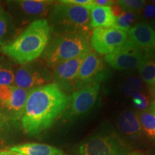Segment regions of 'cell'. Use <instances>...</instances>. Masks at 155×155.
<instances>
[{"instance_id":"1","label":"cell","mask_w":155,"mask_h":155,"mask_svg":"<svg viewBox=\"0 0 155 155\" xmlns=\"http://www.w3.org/2000/svg\"><path fill=\"white\" fill-rule=\"evenodd\" d=\"M71 96L56 83H50L29 91L22 124L29 135L49 129L68 108Z\"/></svg>"},{"instance_id":"2","label":"cell","mask_w":155,"mask_h":155,"mask_svg":"<svg viewBox=\"0 0 155 155\" xmlns=\"http://www.w3.org/2000/svg\"><path fill=\"white\" fill-rule=\"evenodd\" d=\"M50 39L48 21L38 19L31 22L13 41L2 47V53L20 65L36 61L42 55Z\"/></svg>"},{"instance_id":"3","label":"cell","mask_w":155,"mask_h":155,"mask_svg":"<svg viewBox=\"0 0 155 155\" xmlns=\"http://www.w3.org/2000/svg\"><path fill=\"white\" fill-rule=\"evenodd\" d=\"M90 32L56 36L45 49L41 55L46 66L54 68L63 62L91 51Z\"/></svg>"},{"instance_id":"4","label":"cell","mask_w":155,"mask_h":155,"mask_svg":"<svg viewBox=\"0 0 155 155\" xmlns=\"http://www.w3.org/2000/svg\"><path fill=\"white\" fill-rule=\"evenodd\" d=\"M91 9L83 6L55 4L50 12V32L56 36L89 32Z\"/></svg>"},{"instance_id":"5","label":"cell","mask_w":155,"mask_h":155,"mask_svg":"<svg viewBox=\"0 0 155 155\" xmlns=\"http://www.w3.org/2000/svg\"><path fill=\"white\" fill-rule=\"evenodd\" d=\"M6 3L15 23L22 25L43 19L55 5L53 1L45 0H17Z\"/></svg>"},{"instance_id":"6","label":"cell","mask_w":155,"mask_h":155,"mask_svg":"<svg viewBox=\"0 0 155 155\" xmlns=\"http://www.w3.org/2000/svg\"><path fill=\"white\" fill-rule=\"evenodd\" d=\"M129 147L116 134L93 137L78 149L77 155H126Z\"/></svg>"},{"instance_id":"7","label":"cell","mask_w":155,"mask_h":155,"mask_svg":"<svg viewBox=\"0 0 155 155\" xmlns=\"http://www.w3.org/2000/svg\"><path fill=\"white\" fill-rule=\"evenodd\" d=\"M53 78L48 67L42 61H35L22 65L15 73V86L25 90H32L45 86Z\"/></svg>"},{"instance_id":"8","label":"cell","mask_w":155,"mask_h":155,"mask_svg":"<svg viewBox=\"0 0 155 155\" xmlns=\"http://www.w3.org/2000/svg\"><path fill=\"white\" fill-rule=\"evenodd\" d=\"M151 57L144 50L128 40L121 48L106 55L105 61L113 68L119 71H131L137 68L141 62Z\"/></svg>"},{"instance_id":"9","label":"cell","mask_w":155,"mask_h":155,"mask_svg":"<svg viewBox=\"0 0 155 155\" xmlns=\"http://www.w3.org/2000/svg\"><path fill=\"white\" fill-rule=\"evenodd\" d=\"M127 39V32L115 27L95 28L90 39L91 48L96 53L108 55L121 48Z\"/></svg>"},{"instance_id":"10","label":"cell","mask_w":155,"mask_h":155,"mask_svg":"<svg viewBox=\"0 0 155 155\" xmlns=\"http://www.w3.org/2000/svg\"><path fill=\"white\" fill-rule=\"evenodd\" d=\"M99 89V83L94 81L73 93L66 110L67 118L77 117L87 113L94 106Z\"/></svg>"},{"instance_id":"11","label":"cell","mask_w":155,"mask_h":155,"mask_svg":"<svg viewBox=\"0 0 155 155\" xmlns=\"http://www.w3.org/2000/svg\"><path fill=\"white\" fill-rule=\"evenodd\" d=\"M88 53L83 54L63 62L54 68L53 78L61 89L64 88V90L68 91L76 89L75 82L79 69Z\"/></svg>"},{"instance_id":"12","label":"cell","mask_w":155,"mask_h":155,"mask_svg":"<svg viewBox=\"0 0 155 155\" xmlns=\"http://www.w3.org/2000/svg\"><path fill=\"white\" fill-rule=\"evenodd\" d=\"M129 40L151 58L155 54V32L149 23L141 21L134 25L127 32Z\"/></svg>"},{"instance_id":"13","label":"cell","mask_w":155,"mask_h":155,"mask_svg":"<svg viewBox=\"0 0 155 155\" xmlns=\"http://www.w3.org/2000/svg\"><path fill=\"white\" fill-rule=\"evenodd\" d=\"M104 61L96 52L91 51L81 64L76 78L75 87L81 88L94 82V78L104 68Z\"/></svg>"},{"instance_id":"14","label":"cell","mask_w":155,"mask_h":155,"mask_svg":"<svg viewBox=\"0 0 155 155\" xmlns=\"http://www.w3.org/2000/svg\"><path fill=\"white\" fill-rule=\"evenodd\" d=\"M118 129L122 134L130 139H139L142 134L139 113L128 110L120 115Z\"/></svg>"},{"instance_id":"15","label":"cell","mask_w":155,"mask_h":155,"mask_svg":"<svg viewBox=\"0 0 155 155\" xmlns=\"http://www.w3.org/2000/svg\"><path fill=\"white\" fill-rule=\"evenodd\" d=\"M29 91H30L17 88L14 86L10 102L7 107L2 111V114L7 119L17 120L22 119Z\"/></svg>"},{"instance_id":"16","label":"cell","mask_w":155,"mask_h":155,"mask_svg":"<svg viewBox=\"0 0 155 155\" xmlns=\"http://www.w3.org/2000/svg\"><path fill=\"white\" fill-rule=\"evenodd\" d=\"M116 17L111 7L94 6L90 11V27L91 28L115 27Z\"/></svg>"},{"instance_id":"17","label":"cell","mask_w":155,"mask_h":155,"mask_svg":"<svg viewBox=\"0 0 155 155\" xmlns=\"http://www.w3.org/2000/svg\"><path fill=\"white\" fill-rule=\"evenodd\" d=\"M16 33L14 19L8 12L0 6V46L3 47L13 41Z\"/></svg>"},{"instance_id":"18","label":"cell","mask_w":155,"mask_h":155,"mask_svg":"<svg viewBox=\"0 0 155 155\" xmlns=\"http://www.w3.org/2000/svg\"><path fill=\"white\" fill-rule=\"evenodd\" d=\"M9 150L25 155H54L63 154L61 150L50 145L28 143L10 147Z\"/></svg>"},{"instance_id":"19","label":"cell","mask_w":155,"mask_h":155,"mask_svg":"<svg viewBox=\"0 0 155 155\" xmlns=\"http://www.w3.org/2000/svg\"><path fill=\"white\" fill-rule=\"evenodd\" d=\"M142 132L149 138L155 139V111L153 106L139 113Z\"/></svg>"},{"instance_id":"20","label":"cell","mask_w":155,"mask_h":155,"mask_svg":"<svg viewBox=\"0 0 155 155\" xmlns=\"http://www.w3.org/2000/svg\"><path fill=\"white\" fill-rule=\"evenodd\" d=\"M138 71L143 81L148 86H155V58H150L141 62Z\"/></svg>"},{"instance_id":"21","label":"cell","mask_w":155,"mask_h":155,"mask_svg":"<svg viewBox=\"0 0 155 155\" xmlns=\"http://www.w3.org/2000/svg\"><path fill=\"white\" fill-rule=\"evenodd\" d=\"M15 73L12 62L0 55V85L12 86L15 81Z\"/></svg>"},{"instance_id":"22","label":"cell","mask_w":155,"mask_h":155,"mask_svg":"<svg viewBox=\"0 0 155 155\" xmlns=\"http://www.w3.org/2000/svg\"><path fill=\"white\" fill-rule=\"evenodd\" d=\"M137 15L134 13L124 12L119 16L116 17L115 28L128 32L137 20Z\"/></svg>"},{"instance_id":"23","label":"cell","mask_w":155,"mask_h":155,"mask_svg":"<svg viewBox=\"0 0 155 155\" xmlns=\"http://www.w3.org/2000/svg\"><path fill=\"white\" fill-rule=\"evenodd\" d=\"M142 88L143 85L141 81L134 75L127 77L122 86V90L127 96H133L135 93L140 92Z\"/></svg>"},{"instance_id":"24","label":"cell","mask_w":155,"mask_h":155,"mask_svg":"<svg viewBox=\"0 0 155 155\" xmlns=\"http://www.w3.org/2000/svg\"><path fill=\"white\" fill-rule=\"evenodd\" d=\"M117 3L124 12L139 15L144 8L147 2L144 0H119Z\"/></svg>"},{"instance_id":"25","label":"cell","mask_w":155,"mask_h":155,"mask_svg":"<svg viewBox=\"0 0 155 155\" xmlns=\"http://www.w3.org/2000/svg\"><path fill=\"white\" fill-rule=\"evenodd\" d=\"M14 86L0 85V111H2L7 107L10 102L13 93Z\"/></svg>"},{"instance_id":"26","label":"cell","mask_w":155,"mask_h":155,"mask_svg":"<svg viewBox=\"0 0 155 155\" xmlns=\"http://www.w3.org/2000/svg\"><path fill=\"white\" fill-rule=\"evenodd\" d=\"M132 101L134 106L141 111L148 108L149 101L147 96L141 92H137L132 96Z\"/></svg>"},{"instance_id":"27","label":"cell","mask_w":155,"mask_h":155,"mask_svg":"<svg viewBox=\"0 0 155 155\" xmlns=\"http://www.w3.org/2000/svg\"><path fill=\"white\" fill-rule=\"evenodd\" d=\"M139 15L144 20H154L155 19V5L152 2L147 3Z\"/></svg>"},{"instance_id":"28","label":"cell","mask_w":155,"mask_h":155,"mask_svg":"<svg viewBox=\"0 0 155 155\" xmlns=\"http://www.w3.org/2000/svg\"><path fill=\"white\" fill-rule=\"evenodd\" d=\"M60 2L68 4V5L83 6V7H86L90 9H91L92 7H94V0H63V1H60Z\"/></svg>"},{"instance_id":"29","label":"cell","mask_w":155,"mask_h":155,"mask_svg":"<svg viewBox=\"0 0 155 155\" xmlns=\"http://www.w3.org/2000/svg\"><path fill=\"white\" fill-rule=\"evenodd\" d=\"M94 6H99V7H111L114 4L116 3L114 1L110 0H94Z\"/></svg>"},{"instance_id":"30","label":"cell","mask_w":155,"mask_h":155,"mask_svg":"<svg viewBox=\"0 0 155 155\" xmlns=\"http://www.w3.org/2000/svg\"><path fill=\"white\" fill-rule=\"evenodd\" d=\"M7 119L6 118V116L0 111V131H2V129H3L4 126L6 124Z\"/></svg>"},{"instance_id":"31","label":"cell","mask_w":155,"mask_h":155,"mask_svg":"<svg viewBox=\"0 0 155 155\" xmlns=\"http://www.w3.org/2000/svg\"><path fill=\"white\" fill-rule=\"evenodd\" d=\"M0 155H25V154H21L19 153L12 152L10 150H2L0 151Z\"/></svg>"},{"instance_id":"32","label":"cell","mask_w":155,"mask_h":155,"mask_svg":"<svg viewBox=\"0 0 155 155\" xmlns=\"http://www.w3.org/2000/svg\"><path fill=\"white\" fill-rule=\"evenodd\" d=\"M149 25H150V26L153 29V30L155 32V19L150 21V22H149Z\"/></svg>"},{"instance_id":"33","label":"cell","mask_w":155,"mask_h":155,"mask_svg":"<svg viewBox=\"0 0 155 155\" xmlns=\"http://www.w3.org/2000/svg\"><path fill=\"white\" fill-rule=\"evenodd\" d=\"M126 155H142V154L139 152H132V153H130V154H128Z\"/></svg>"},{"instance_id":"34","label":"cell","mask_w":155,"mask_h":155,"mask_svg":"<svg viewBox=\"0 0 155 155\" xmlns=\"http://www.w3.org/2000/svg\"><path fill=\"white\" fill-rule=\"evenodd\" d=\"M152 106H153V108H154V111H155V102H153V104H152Z\"/></svg>"},{"instance_id":"35","label":"cell","mask_w":155,"mask_h":155,"mask_svg":"<svg viewBox=\"0 0 155 155\" xmlns=\"http://www.w3.org/2000/svg\"><path fill=\"white\" fill-rule=\"evenodd\" d=\"M152 2L154 4V5H155V0H153V1H152Z\"/></svg>"},{"instance_id":"36","label":"cell","mask_w":155,"mask_h":155,"mask_svg":"<svg viewBox=\"0 0 155 155\" xmlns=\"http://www.w3.org/2000/svg\"><path fill=\"white\" fill-rule=\"evenodd\" d=\"M154 88H155V86H154ZM154 102H155V89H154Z\"/></svg>"},{"instance_id":"37","label":"cell","mask_w":155,"mask_h":155,"mask_svg":"<svg viewBox=\"0 0 155 155\" xmlns=\"http://www.w3.org/2000/svg\"><path fill=\"white\" fill-rule=\"evenodd\" d=\"M54 155H64V154H54Z\"/></svg>"}]
</instances>
